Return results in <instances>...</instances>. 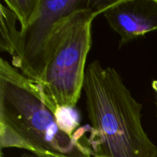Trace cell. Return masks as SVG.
<instances>
[{
    "mask_svg": "<svg viewBox=\"0 0 157 157\" xmlns=\"http://www.w3.org/2000/svg\"><path fill=\"white\" fill-rule=\"evenodd\" d=\"M89 125L69 136L58 127L38 84L0 59V147L22 149L43 157H92Z\"/></svg>",
    "mask_w": 157,
    "mask_h": 157,
    "instance_id": "cell-1",
    "label": "cell"
},
{
    "mask_svg": "<svg viewBox=\"0 0 157 157\" xmlns=\"http://www.w3.org/2000/svg\"><path fill=\"white\" fill-rule=\"evenodd\" d=\"M83 90L94 156L157 157V147L142 125L143 105L116 69L92 61L86 68Z\"/></svg>",
    "mask_w": 157,
    "mask_h": 157,
    "instance_id": "cell-2",
    "label": "cell"
},
{
    "mask_svg": "<svg viewBox=\"0 0 157 157\" xmlns=\"http://www.w3.org/2000/svg\"><path fill=\"white\" fill-rule=\"evenodd\" d=\"M115 0H90V5L61 21L47 53L40 93L55 112L58 106L75 107L84 88L86 61L92 44V22Z\"/></svg>",
    "mask_w": 157,
    "mask_h": 157,
    "instance_id": "cell-3",
    "label": "cell"
},
{
    "mask_svg": "<svg viewBox=\"0 0 157 157\" xmlns=\"http://www.w3.org/2000/svg\"><path fill=\"white\" fill-rule=\"evenodd\" d=\"M90 0H40L35 16L24 29L12 65L29 79L41 83L47 65V53L61 21L78 9L89 6Z\"/></svg>",
    "mask_w": 157,
    "mask_h": 157,
    "instance_id": "cell-4",
    "label": "cell"
},
{
    "mask_svg": "<svg viewBox=\"0 0 157 157\" xmlns=\"http://www.w3.org/2000/svg\"><path fill=\"white\" fill-rule=\"evenodd\" d=\"M103 15L121 46L157 31V0H115Z\"/></svg>",
    "mask_w": 157,
    "mask_h": 157,
    "instance_id": "cell-5",
    "label": "cell"
},
{
    "mask_svg": "<svg viewBox=\"0 0 157 157\" xmlns=\"http://www.w3.org/2000/svg\"><path fill=\"white\" fill-rule=\"evenodd\" d=\"M0 50L15 55L20 31L16 28V15L7 7L0 4Z\"/></svg>",
    "mask_w": 157,
    "mask_h": 157,
    "instance_id": "cell-6",
    "label": "cell"
},
{
    "mask_svg": "<svg viewBox=\"0 0 157 157\" xmlns=\"http://www.w3.org/2000/svg\"><path fill=\"white\" fill-rule=\"evenodd\" d=\"M55 120L60 130L69 136H73L80 128L81 114L75 107L58 106L55 112Z\"/></svg>",
    "mask_w": 157,
    "mask_h": 157,
    "instance_id": "cell-7",
    "label": "cell"
},
{
    "mask_svg": "<svg viewBox=\"0 0 157 157\" xmlns=\"http://www.w3.org/2000/svg\"><path fill=\"white\" fill-rule=\"evenodd\" d=\"M4 2L16 15L20 23V29H24L35 16L40 0H4Z\"/></svg>",
    "mask_w": 157,
    "mask_h": 157,
    "instance_id": "cell-8",
    "label": "cell"
},
{
    "mask_svg": "<svg viewBox=\"0 0 157 157\" xmlns=\"http://www.w3.org/2000/svg\"><path fill=\"white\" fill-rule=\"evenodd\" d=\"M19 157H43V156L33 154V153H23V154H21Z\"/></svg>",
    "mask_w": 157,
    "mask_h": 157,
    "instance_id": "cell-9",
    "label": "cell"
},
{
    "mask_svg": "<svg viewBox=\"0 0 157 157\" xmlns=\"http://www.w3.org/2000/svg\"><path fill=\"white\" fill-rule=\"evenodd\" d=\"M152 87L154 89L155 91L157 93V81H153V83H152Z\"/></svg>",
    "mask_w": 157,
    "mask_h": 157,
    "instance_id": "cell-10",
    "label": "cell"
},
{
    "mask_svg": "<svg viewBox=\"0 0 157 157\" xmlns=\"http://www.w3.org/2000/svg\"><path fill=\"white\" fill-rule=\"evenodd\" d=\"M94 157H107V156H95Z\"/></svg>",
    "mask_w": 157,
    "mask_h": 157,
    "instance_id": "cell-11",
    "label": "cell"
},
{
    "mask_svg": "<svg viewBox=\"0 0 157 157\" xmlns=\"http://www.w3.org/2000/svg\"><path fill=\"white\" fill-rule=\"evenodd\" d=\"M156 106H157V105H156Z\"/></svg>",
    "mask_w": 157,
    "mask_h": 157,
    "instance_id": "cell-12",
    "label": "cell"
}]
</instances>
